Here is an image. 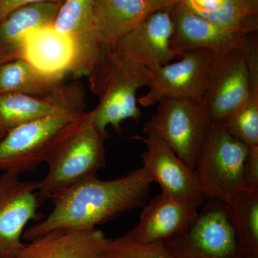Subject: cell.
<instances>
[{"mask_svg":"<svg viewBox=\"0 0 258 258\" xmlns=\"http://www.w3.org/2000/svg\"><path fill=\"white\" fill-rule=\"evenodd\" d=\"M153 183L143 167L108 181L93 176L54 195L53 209L41 222L24 232L32 241L51 232L91 230L143 207Z\"/></svg>","mask_w":258,"mask_h":258,"instance_id":"1","label":"cell"},{"mask_svg":"<svg viewBox=\"0 0 258 258\" xmlns=\"http://www.w3.org/2000/svg\"><path fill=\"white\" fill-rule=\"evenodd\" d=\"M222 53L209 50L189 51L178 62L152 71L147 86L149 91L138 98V103L148 107L157 104L166 98L203 100Z\"/></svg>","mask_w":258,"mask_h":258,"instance_id":"9","label":"cell"},{"mask_svg":"<svg viewBox=\"0 0 258 258\" xmlns=\"http://www.w3.org/2000/svg\"><path fill=\"white\" fill-rule=\"evenodd\" d=\"M105 139L93 124L92 111L70 125L47 154L48 172L39 182L38 201L96 176L106 164Z\"/></svg>","mask_w":258,"mask_h":258,"instance_id":"2","label":"cell"},{"mask_svg":"<svg viewBox=\"0 0 258 258\" xmlns=\"http://www.w3.org/2000/svg\"><path fill=\"white\" fill-rule=\"evenodd\" d=\"M173 32L171 47L180 53L196 50L225 52L250 45L257 33L242 35L217 26L199 16L181 3L171 8Z\"/></svg>","mask_w":258,"mask_h":258,"instance_id":"12","label":"cell"},{"mask_svg":"<svg viewBox=\"0 0 258 258\" xmlns=\"http://www.w3.org/2000/svg\"><path fill=\"white\" fill-rule=\"evenodd\" d=\"M18 177V176L5 173L4 175L0 178V195L4 192L5 190L8 189V186Z\"/></svg>","mask_w":258,"mask_h":258,"instance_id":"29","label":"cell"},{"mask_svg":"<svg viewBox=\"0 0 258 258\" xmlns=\"http://www.w3.org/2000/svg\"><path fill=\"white\" fill-rule=\"evenodd\" d=\"M223 125L247 147H258V79L253 80L243 103Z\"/></svg>","mask_w":258,"mask_h":258,"instance_id":"24","label":"cell"},{"mask_svg":"<svg viewBox=\"0 0 258 258\" xmlns=\"http://www.w3.org/2000/svg\"><path fill=\"white\" fill-rule=\"evenodd\" d=\"M5 134H6V133H5V132H3V130H1V129H0V141H1L2 139H3V137H5Z\"/></svg>","mask_w":258,"mask_h":258,"instance_id":"31","label":"cell"},{"mask_svg":"<svg viewBox=\"0 0 258 258\" xmlns=\"http://www.w3.org/2000/svg\"><path fill=\"white\" fill-rule=\"evenodd\" d=\"M152 13L171 8L182 0H146Z\"/></svg>","mask_w":258,"mask_h":258,"instance_id":"28","label":"cell"},{"mask_svg":"<svg viewBox=\"0 0 258 258\" xmlns=\"http://www.w3.org/2000/svg\"><path fill=\"white\" fill-rule=\"evenodd\" d=\"M258 79V40L223 52L219 57L203 101L214 123L225 124L241 106Z\"/></svg>","mask_w":258,"mask_h":258,"instance_id":"7","label":"cell"},{"mask_svg":"<svg viewBox=\"0 0 258 258\" xmlns=\"http://www.w3.org/2000/svg\"><path fill=\"white\" fill-rule=\"evenodd\" d=\"M241 258H258V254L249 253V252H244Z\"/></svg>","mask_w":258,"mask_h":258,"instance_id":"30","label":"cell"},{"mask_svg":"<svg viewBox=\"0 0 258 258\" xmlns=\"http://www.w3.org/2000/svg\"><path fill=\"white\" fill-rule=\"evenodd\" d=\"M96 0H64L52 28L67 37L76 50V62L71 76H88L103 56L93 39V11Z\"/></svg>","mask_w":258,"mask_h":258,"instance_id":"14","label":"cell"},{"mask_svg":"<svg viewBox=\"0 0 258 258\" xmlns=\"http://www.w3.org/2000/svg\"><path fill=\"white\" fill-rule=\"evenodd\" d=\"M225 207L242 250L258 254V189L239 191Z\"/></svg>","mask_w":258,"mask_h":258,"instance_id":"23","label":"cell"},{"mask_svg":"<svg viewBox=\"0 0 258 258\" xmlns=\"http://www.w3.org/2000/svg\"><path fill=\"white\" fill-rule=\"evenodd\" d=\"M172 32L171 8L159 10L120 38L111 51L154 71L185 53L171 47Z\"/></svg>","mask_w":258,"mask_h":258,"instance_id":"10","label":"cell"},{"mask_svg":"<svg viewBox=\"0 0 258 258\" xmlns=\"http://www.w3.org/2000/svg\"><path fill=\"white\" fill-rule=\"evenodd\" d=\"M187 230L164 242L167 258H241L244 254L225 203L207 199Z\"/></svg>","mask_w":258,"mask_h":258,"instance_id":"6","label":"cell"},{"mask_svg":"<svg viewBox=\"0 0 258 258\" xmlns=\"http://www.w3.org/2000/svg\"><path fill=\"white\" fill-rule=\"evenodd\" d=\"M82 91L76 85L62 84L47 96L18 93H0V129L7 133L29 122L62 111L84 112Z\"/></svg>","mask_w":258,"mask_h":258,"instance_id":"13","label":"cell"},{"mask_svg":"<svg viewBox=\"0 0 258 258\" xmlns=\"http://www.w3.org/2000/svg\"><path fill=\"white\" fill-rule=\"evenodd\" d=\"M62 3L23 5L0 20V64L23 58L29 35L52 25Z\"/></svg>","mask_w":258,"mask_h":258,"instance_id":"17","label":"cell"},{"mask_svg":"<svg viewBox=\"0 0 258 258\" xmlns=\"http://www.w3.org/2000/svg\"><path fill=\"white\" fill-rule=\"evenodd\" d=\"M109 241L97 228L51 232L24 244L16 258H103Z\"/></svg>","mask_w":258,"mask_h":258,"instance_id":"19","label":"cell"},{"mask_svg":"<svg viewBox=\"0 0 258 258\" xmlns=\"http://www.w3.org/2000/svg\"><path fill=\"white\" fill-rule=\"evenodd\" d=\"M249 149L223 125L214 123L195 168L205 199L225 203L246 189L244 171Z\"/></svg>","mask_w":258,"mask_h":258,"instance_id":"5","label":"cell"},{"mask_svg":"<svg viewBox=\"0 0 258 258\" xmlns=\"http://www.w3.org/2000/svg\"><path fill=\"white\" fill-rule=\"evenodd\" d=\"M195 14L234 33L250 35L258 30V0H182Z\"/></svg>","mask_w":258,"mask_h":258,"instance_id":"21","label":"cell"},{"mask_svg":"<svg viewBox=\"0 0 258 258\" xmlns=\"http://www.w3.org/2000/svg\"><path fill=\"white\" fill-rule=\"evenodd\" d=\"M144 125L143 133L160 139L195 169L214 124L203 100L166 98Z\"/></svg>","mask_w":258,"mask_h":258,"instance_id":"4","label":"cell"},{"mask_svg":"<svg viewBox=\"0 0 258 258\" xmlns=\"http://www.w3.org/2000/svg\"><path fill=\"white\" fill-rule=\"evenodd\" d=\"M199 207L161 192L142 207L138 224L128 232L140 242L164 243L192 225Z\"/></svg>","mask_w":258,"mask_h":258,"instance_id":"15","label":"cell"},{"mask_svg":"<svg viewBox=\"0 0 258 258\" xmlns=\"http://www.w3.org/2000/svg\"><path fill=\"white\" fill-rule=\"evenodd\" d=\"M84 112H60L7 132L0 141V169L18 176L35 169L45 161L51 148L68 127Z\"/></svg>","mask_w":258,"mask_h":258,"instance_id":"8","label":"cell"},{"mask_svg":"<svg viewBox=\"0 0 258 258\" xmlns=\"http://www.w3.org/2000/svg\"><path fill=\"white\" fill-rule=\"evenodd\" d=\"M64 0H0V20L4 19L13 10L28 4L32 3H45V2H53V3H62Z\"/></svg>","mask_w":258,"mask_h":258,"instance_id":"27","label":"cell"},{"mask_svg":"<svg viewBox=\"0 0 258 258\" xmlns=\"http://www.w3.org/2000/svg\"><path fill=\"white\" fill-rule=\"evenodd\" d=\"M103 258H167L164 243H146L131 234L110 240Z\"/></svg>","mask_w":258,"mask_h":258,"instance_id":"25","label":"cell"},{"mask_svg":"<svg viewBox=\"0 0 258 258\" xmlns=\"http://www.w3.org/2000/svg\"><path fill=\"white\" fill-rule=\"evenodd\" d=\"M142 140L147 150L142 153V167L153 182L160 185L161 192L184 203L200 205L205 200L195 169L180 159L160 139L147 135Z\"/></svg>","mask_w":258,"mask_h":258,"instance_id":"11","label":"cell"},{"mask_svg":"<svg viewBox=\"0 0 258 258\" xmlns=\"http://www.w3.org/2000/svg\"><path fill=\"white\" fill-rule=\"evenodd\" d=\"M39 182L18 177L0 195V258H16L25 226L37 217Z\"/></svg>","mask_w":258,"mask_h":258,"instance_id":"16","label":"cell"},{"mask_svg":"<svg viewBox=\"0 0 258 258\" xmlns=\"http://www.w3.org/2000/svg\"><path fill=\"white\" fill-rule=\"evenodd\" d=\"M151 75L152 71L143 64L122 58L112 51L98 61L88 77L91 91L99 98L92 111L93 123L105 138L108 125L119 131L122 122L142 117L137 92L148 86Z\"/></svg>","mask_w":258,"mask_h":258,"instance_id":"3","label":"cell"},{"mask_svg":"<svg viewBox=\"0 0 258 258\" xmlns=\"http://www.w3.org/2000/svg\"><path fill=\"white\" fill-rule=\"evenodd\" d=\"M64 79L42 72L23 58L0 64V93L50 96L63 84Z\"/></svg>","mask_w":258,"mask_h":258,"instance_id":"22","label":"cell"},{"mask_svg":"<svg viewBox=\"0 0 258 258\" xmlns=\"http://www.w3.org/2000/svg\"><path fill=\"white\" fill-rule=\"evenodd\" d=\"M152 13L146 0H96L92 33L103 55Z\"/></svg>","mask_w":258,"mask_h":258,"instance_id":"18","label":"cell"},{"mask_svg":"<svg viewBox=\"0 0 258 258\" xmlns=\"http://www.w3.org/2000/svg\"><path fill=\"white\" fill-rule=\"evenodd\" d=\"M244 177L246 189H258V147L249 148Z\"/></svg>","mask_w":258,"mask_h":258,"instance_id":"26","label":"cell"},{"mask_svg":"<svg viewBox=\"0 0 258 258\" xmlns=\"http://www.w3.org/2000/svg\"><path fill=\"white\" fill-rule=\"evenodd\" d=\"M23 58L42 72L66 78L74 69L76 50L72 41L51 25L29 35Z\"/></svg>","mask_w":258,"mask_h":258,"instance_id":"20","label":"cell"}]
</instances>
